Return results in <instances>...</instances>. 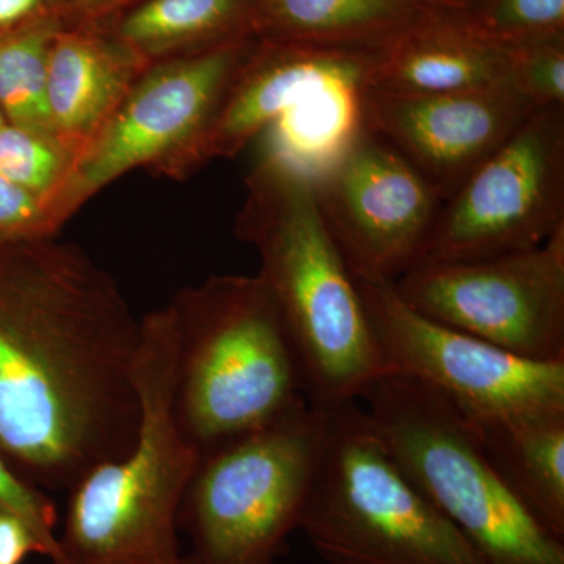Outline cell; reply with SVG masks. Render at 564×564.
I'll return each instance as SVG.
<instances>
[{"mask_svg":"<svg viewBox=\"0 0 564 564\" xmlns=\"http://www.w3.org/2000/svg\"><path fill=\"white\" fill-rule=\"evenodd\" d=\"M139 344L131 304L80 247L0 243V454L22 480L69 491L131 451Z\"/></svg>","mask_w":564,"mask_h":564,"instance_id":"6da1fadb","label":"cell"},{"mask_svg":"<svg viewBox=\"0 0 564 564\" xmlns=\"http://www.w3.org/2000/svg\"><path fill=\"white\" fill-rule=\"evenodd\" d=\"M236 236L261 259L259 276L289 334L306 402L318 411L361 402L389 372L358 282L334 242L306 173L258 161L247 180Z\"/></svg>","mask_w":564,"mask_h":564,"instance_id":"7a4b0ae2","label":"cell"},{"mask_svg":"<svg viewBox=\"0 0 564 564\" xmlns=\"http://www.w3.org/2000/svg\"><path fill=\"white\" fill-rule=\"evenodd\" d=\"M174 378L176 323L169 304L140 318L135 443L69 489L55 564H184L177 541L181 503L203 454L181 432Z\"/></svg>","mask_w":564,"mask_h":564,"instance_id":"3957f363","label":"cell"},{"mask_svg":"<svg viewBox=\"0 0 564 564\" xmlns=\"http://www.w3.org/2000/svg\"><path fill=\"white\" fill-rule=\"evenodd\" d=\"M170 306L174 413L202 454L306 402L299 359L259 274H215L182 289Z\"/></svg>","mask_w":564,"mask_h":564,"instance_id":"277c9868","label":"cell"},{"mask_svg":"<svg viewBox=\"0 0 564 564\" xmlns=\"http://www.w3.org/2000/svg\"><path fill=\"white\" fill-rule=\"evenodd\" d=\"M325 413L300 529L332 564H485L408 477L361 402Z\"/></svg>","mask_w":564,"mask_h":564,"instance_id":"5b68a950","label":"cell"},{"mask_svg":"<svg viewBox=\"0 0 564 564\" xmlns=\"http://www.w3.org/2000/svg\"><path fill=\"white\" fill-rule=\"evenodd\" d=\"M361 404L408 477L485 564H564L545 529L500 477L473 423L429 384L388 372Z\"/></svg>","mask_w":564,"mask_h":564,"instance_id":"8992f818","label":"cell"},{"mask_svg":"<svg viewBox=\"0 0 564 564\" xmlns=\"http://www.w3.org/2000/svg\"><path fill=\"white\" fill-rule=\"evenodd\" d=\"M323 426L325 413L303 402L204 452L180 510L193 563H274L302 524Z\"/></svg>","mask_w":564,"mask_h":564,"instance_id":"52a82bcc","label":"cell"},{"mask_svg":"<svg viewBox=\"0 0 564 564\" xmlns=\"http://www.w3.org/2000/svg\"><path fill=\"white\" fill-rule=\"evenodd\" d=\"M256 39L148 66L52 202L58 225L126 173L165 176L210 124Z\"/></svg>","mask_w":564,"mask_h":564,"instance_id":"ba28073f","label":"cell"},{"mask_svg":"<svg viewBox=\"0 0 564 564\" xmlns=\"http://www.w3.org/2000/svg\"><path fill=\"white\" fill-rule=\"evenodd\" d=\"M389 372L443 393L473 423L564 414V362H541L426 317L392 282L356 280Z\"/></svg>","mask_w":564,"mask_h":564,"instance_id":"9c48e42d","label":"cell"},{"mask_svg":"<svg viewBox=\"0 0 564 564\" xmlns=\"http://www.w3.org/2000/svg\"><path fill=\"white\" fill-rule=\"evenodd\" d=\"M563 228L564 106L541 107L444 202L422 261L532 250Z\"/></svg>","mask_w":564,"mask_h":564,"instance_id":"30bf717a","label":"cell"},{"mask_svg":"<svg viewBox=\"0 0 564 564\" xmlns=\"http://www.w3.org/2000/svg\"><path fill=\"white\" fill-rule=\"evenodd\" d=\"M392 284L433 321L530 361L564 362V228L532 250L423 259Z\"/></svg>","mask_w":564,"mask_h":564,"instance_id":"8fae6325","label":"cell"},{"mask_svg":"<svg viewBox=\"0 0 564 564\" xmlns=\"http://www.w3.org/2000/svg\"><path fill=\"white\" fill-rule=\"evenodd\" d=\"M310 177L356 280L395 282L422 261L444 202L388 141L364 128Z\"/></svg>","mask_w":564,"mask_h":564,"instance_id":"7c38bea8","label":"cell"},{"mask_svg":"<svg viewBox=\"0 0 564 564\" xmlns=\"http://www.w3.org/2000/svg\"><path fill=\"white\" fill-rule=\"evenodd\" d=\"M536 110L511 88L408 95L362 93L364 126L447 202Z\"/></svg>","mask_w":564,"mask_h":564,"instance_id":"4fadbf2b","label":"cell"},{"mask_svg":"<svg viewBox=\"0 0 564 564\" xmlns=\"http://www.w3.org/2000/svg\"><path fill=\"white\" fill-rule=\"evenodd\" d=\"M377 50L256 39L210 124L165 177L187 180L214 159L234 158L328 82L359 77L367 84Z\"/></svg>","mask_w":564,"mask_h":564,"instance_id":"5bb4252c","label":"cell"},{"mask_svg":"<svg viewBox=\"0 0 564 564\" xmlns=\"http://www.w3.org/2000/svg\"><path fill=\"white\" fill-rule=\"evenodd\" d=\"M147 68L101 22L65 24L47 66L52 137L77 161Z\"/></svg>","mask_w":564,"mask_h":564,"instance_id":"9a60e30c","label":"cell"},{"mask_svg":"<svg viewBox=\"0 0 564 564\" xmlns=\"http://www.w3.org/2000/svg\"><path fill=\"white\" fill-rule=\"evenodd\" d=\"M366 88L408 95L510 88L508 51L478 39L455 14L425 10L375 51Z\"/></svg>","mask_w":564,"mask_h":564,"instance_id":"2e32d148","label":"cell"},{"mask_svg":"<svg viewBox=\"0 0 564 564\" xmlns=\"http://www.w3.org/2000/svg\"><path fill=\"white\" fill-rule=\"evenodd\" d=\"M261 0H140L104 21L144 65L254 39Z\"/></svg>","mask_w":564,"mask_h":564,"instance_id":"e0dca14e","label":"cell"},{"mask_svg":"<svg viewBox=\"0 0 564 564\" xmlns=\"http://www.w3.org/2000/svg\"><path fill=\"white\" fill-rule=\"evenodd\" d=\"M473 426L500 477L545 529L564 540V414Z\"/></svg>","mask_w":564,"mask_h":564,"instance_id":"ac0fdd59","label":"cell"},{"mask_svg":"<svg viewBox=\"0 0 564 564\" xmlns=\"http://www.w3.org/2000/svg\"><path fill=\"white\" fill-rule=\"evenodd\" d=\"M423 11L414 0H261L256 36L377 50Z\"/></svg>","mask_w":564,"mask_h":564,"instance_id":"d6986e66","label":"cell"},{"mask_svg":"<svg viewBox=\"0 0 564 564\" xmlns=\"http://www.w3.org/2000/svg\"><path fill=\"white\" fill-rule=\"evenodd\" d=\"M366 79L328 82L307 93L258 137V161L293 166L313 176L362 131Z\"/></svg>","mask_w":564,"mask_h":564,"instance_id":"ffe728a7","label":"cell"},{"mask_svg":"<svg viewBox=\"0 0 564 564\" xmlns=\"http://www.w3.org/2000/svg\"><path fill=\"white\" fill-rule=\"evenodd\" d=\"M65 24L63 18L50 17L0 35V110L9 124L51 139L47 66L52 43Z\"/></svg>","mask_w":564,"mask_h":564,"instance_id":"44dd1931","label":"cell"},{"mask_svg":"<svg viewBox=\"0 0 564 564\" xmlns=\"http://www.w3.org/2000/svg\"><path fill=\"white\" fill-rule=\"evenodd\" d=\"M455 17L500 47L564 39V0H473Z\"/></svg>","mask_w":564,"mask_h":564,"instance_id":"7402d4cb","label":"cell"},{"mask_svg":"<svg viewBox=\"0 0 564 564\" xmlns=\"http://www.w3.org/2000/svg\"><path fill=\"white\" fill-rule=\"evenodd\" d=\"M76 159L57 140L41 133L0 126V177L54 202Z\"/></svg>","mask_w":564,"mask_h":564,"instance_id":"603a6c76","label":"cell"},{"mask_svg":"<svg viewBox=\"0 0 564 564\" xmlns=\"http://www.w3.org/2000/svg\"><path fill=\"white\" fill-rule=\"evenodd\" d=\"M510 88L541 107L564 106V39L507 47Z\"/></svg>","mask_w":564,"mask_h":564,"instance_id":"cb8c5ba5","label":"cell"},{"mask_svg":"<svg viewBox=\"0 0 564 564\" xmlns=\"http://www.w3.org/2000/svg\"><path fill=\"white\" fill-rule=\"evenodd\" d=\"M0 507L13 511L31 527L44 556L58 562V541L55 536L58 516L50 497L22 480L0 454Z\"/></svg>","mask_w":564,"mask_h":564,"instance_id":"d4e9b609","label":"cell"},{"mask_svg":"<svg viewBox=\"0 0 564 564\" xmlns=\"http://www.w3.org/2000/svg\"><path fill=\"white\" fill-rule=\"evenodd\" d=\"M61 229L47 199L0 177V243L55 237Z\"/></svg>","mask_w":564,"mask_h":564,"instance_id":"484cf974","label":"cell"},{"mask_svg":"<svg viewBox=\"0 0 564 564\" xmlns=\"http://www.w3.org/2000/svg\"><path fill=\"white\" fill-rule=\"evenodd\" d=\"M29 554H43L39 540L24 519L0 507V564H21Z\"/></svg>","mask_w":564,"mask_h":564,"instance_id":"4316f807","label":"cell"},{"mask_svg":"<svg viewBox=\"0 0 564 564\" xmlns=\"http://www.w3.org/2000/svg\"><path fill=\"white\" fill-rule=\"evenodd\" d=\"M50 17L62 18L61 0H0V35Z\"/></svg>","mask_w":564,"mask_h":564,"instance_id":"83f0119b","label":"cell"},{"mask_svg":"<svg viewBox=\"0 0 564 564\" xmlns=\"http://www.w3.org/2000/svg\"><path fill=\"white\" fill-rule=\"evenodd\" d=\"M140 0H61L66 24H98L131 9Z\"/></svg>","mask_w":564,"mask_h":564,"instance_id":"f1b7e54d","label":"cell"},{"mask_svg":"<svg viewBox=\"0 0 564 564\" xmlns=\"http://www.w3.org/2000/svg\"><path fill=\"white\" fill-rule=\"evenodd\" d=\"M419 7L426 11H437V13H462L473 3V0H414Z\"/></svg>","mask_w":564,"mask_h":564,"instance_id":"f546056e","label":"cell"},{"mask_svg":"<svg viewBox=\"0 0 564 564\" xmlns=\"http://www.w3.org/2000/svg\"><path fill=\"white\" fill-rule=\"evenodd\" d=\"M7 120L6 117H3L2 110H0V126L6 124Z\"/></svg>","mask_w":564,"mask_h":564,"instance_id":"4dcf8cb0","label":"cell"},{"mask_svg":"<svg viewBox=\"0 0 564 564\" xmlns=\"http://www.w3.org/2000/svg\"><path fill=\"white\" fill-rule=\"evenodd\" d=\"M184 564H195V563H193L192 560L188 558V556H185Z\"/></svg>","mask_w":564,"mask_h":564,"instance_id":"1f68e13d","label":"cell"}]
</instances>
